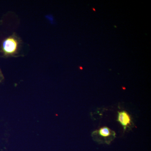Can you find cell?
Returning <instances> with one entry per match:
<instances>
[{
	"label": "cell",
	"instance_id": "cell-1",
	"mask_svg": "<svg viewBox=\"0 0 151 151\" xmlns=\"http://www.w3.org/2000/svg\"><path fill=\"white\" fill-rule=\"evenodd\" d=\"M20 44V39L15 33L5 40L2 45V50L5 55H15L17 53Z\"/></svg>",
	"mask_w": 151,
	"mask_h": 151
},
{
	"label": "cell",
	"instance_id": "cell-2",
	"mask_svg": "<svg viewBox=\"0 0 151 151\" xmlns=\"http://www.w3.org/2000/svg\"><path fill=\"white\" fill-rule=\"evenodd\" d=\"M116 133L107 127L100 128L92 133L94 140L101 144H110L116 138Z\"/></svg>",
	"mask_w": 151,
	"mask_h": 151
},
{
	"label": "cell",
	"instance_id": "cell-3",
	"mask_svg": "<svg viewBox=\"0 0 151 151\" xmlns=\"http://www.w3.org/2000/svg\"><path fill=\"white\" fill-rule=\"evenodd\" d=\"M118 121L122 124L125 130L129 127L132 122L129 115L125 111L118 112Z\"/></svg>",
	"mask_w": 151,
	"mask_h": 151
},
{
	"label": "cell",
	"instance_id": "cell-4",
	"mask_svg": "<svg viewBox=\"0 0 151 151\" xmlns=\"http://www.w3.org/2000/svg\"><path fill=\"white\" fill-rule=\"evenodd\" d=\"M4 76H3L2 73L1 71V70H0V82L2 81V80L4 79Z\"/></svg>",
	"mask_w": 151,
	"mask_h": 151
}]
</instances>
